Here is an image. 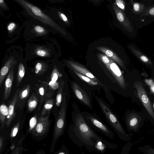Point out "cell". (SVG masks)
Segmentation results:
<instances>
[{"instance_id":"obj_39","label":"cell","mask_w":154,"mask_h":154,"mask_svg":"<svg viewBox=\"0 0 154 154\" xmlns=\"http://www.w3.org/2000/svg\"><path fill=\"white\" fill-rule=\"evenodd\" d=\"M35 31L38 33H42L45 31V29L42 27L37 26L35 27Z\"/></svg>"},{"instance_id":"obj_8","label":"cell","mask_w":154,"mask_h":154,"mask_svg":"<svg viewBox=\"0 0 154 154\" xmlns=\"http://www.w3.org/2000/svg\"><path fill=\"white\" fill-rule=\"evenodd\" d=\"M73 91L76 97L89 107H91V101L85 91L76 82L72 84Z\"/></svg>"},{"instance_id":"obj_2","label":"cell","mask_w":154,"mask_h":154,"mask_svg":"<svg viewBox=\"0 0 154 154\" xmlns=\"http://www.w3.org/2000/svg\"><path fill=\"white\" fill-rule=\"evenodd\" d=\"M66 105V94H64L62 99L60 110L54 123L52 142L50 148L51 153L54 152L57 140L63 134L65 129Z\"/></svg>"},{"instance_id":"obj_36","label":"cell","mask_w":154,"mask_h":154,"mask_svg":"<svg viewBox=\"0 0 154 154\" xmlns=\"http://www.w3.org/2000/svg\"><path fill=\"white\" fill-rule=\"evenodd\" d=\"M116 3L119 8L122 10H124L125 8V3L123 1L116 0Z\"/></svg>"},{"instance_id":"obj_37","label":"cell","mask_w":154,"mask_h":154,"mask_svg":"<svg viewBox=\"0 0 154 154\" xmlns=\"http://www.w3.org/2000/svg\"><path fill=\"white\" fill-rule=\"evenodd\" d=\"M4 146V139L2 136L0 137V154H1L3 152Z\"/></svg>"},{"instance_id":"obj_25","label":"cell","mask_w":154,"mask_h":154,"mask_svg":"<svg viewBox=\"0 0 154 154\" xmlns=\"http://www.w3.org/2000/svg\"><path fill=\"white\" fill-rule=\"evenodd\" d=\"M25 137L23 135L21 137L19 142L17 143L16 147L11 152L10 154H22L24 150V148L23 147V142Z\"/></svg>"},{"instance_id":"obj_38","label":"cell","mask_w":154,"mask_h":154,"mask_svg":"<svg viewBox=\"0 0 154 154\" xmlns=\"http://www.w3.org/2000/svg\"><path fill=\"white\" fill-rule=\"evenodd\" d=\"M36 54L38 55L41 57H45L47 54V53L45 51L42 50H37Z\"/></svg>"},{"instance_id":"obj_32","label":"cell","mask_w":154,"mask_h":154,"mask_svg":"<svg viewBox=\"0 0 154 154\" xmlns=\"http://www.w3.org/2000/svg\"><path fill=\"white\" fill-rule=\"evenodd\" d=\"M132 144L130 142H128L123 147L120 154H129Z\"/></svg>"},{"instance_id":"obj_4","label":"cell","mask_w":154,"mask_h":154,"mask_svg":"<svg viewBox=\"0 0 154 154\" xmlns=\"http://www.w3.org/2000/svg\"><path fill=\"white\" fill-rule=\"evenodd\" d=\"M17 1L23 6L29 12H30L37 19L46 24L51 26L56 30L60 31V28L57 24L38 8L25 1L19 0Z\"/></svg>"},{"instance_id":"obj_27","label":"cell","mask_w":154,"mask_h":154,"mask_svg":"<svg viewBox=\"0 0 154 154\" xmlns=\"http://www.w3.org/2000/svg\"><path fill=\"white\" fill-rule=\"evenodd\" d=\"M38 91L40 100V105L38 108V110H39L44 98H46V97H48L46 96V88L45 89V87L43 85L39 87Z\"/></svg>"},{"instance_id":"obj_42","label":"cell","mask_w":154,"mask_h":154,"mask_svg":"<svg viewBox=\"0 0 154 154\" xmlns=\"http://www.w3.org/2000/svg\"><path fill=\"white\" fill-rule=\"evenodd\" d=\"M15 26V23H12L8 25L7 29L8 30L11 31L14 28Z\"/></svg>"},{"instance_id":"obj_24","label":"cell","mask_w":154,"mask_h":154,"mask_svg":"<svg viewBox=\"0 0 154 154\" xmlns=\"http://www.w3.org/2000/svg\"><path fill=\"white\" fill-rule=\"evenodd\" d=\"M73 71L74 73L80 79L88 84L92 86H94L97 85V82L94 81L86 76H85L73 70Z\"/></svg>"},{"instance_id":"obj_12","label":"cell","mask_w":154,"mask_h":154,"mask_svg":"<svg viewBox=\"0 0 154 154\" xmlns=\"http://www.w3.org/2000/svg\"><path fill=\"white\" fill-rule=\"evenodd\" d=\"M31 90L30 85H25L21 90H20L18 95V99L16 105L17 107H18L20 109L22 108L25 100L28 97Z\"/></svg>"},{"instance_id":"obj_40","label":"cell","mask_w":154,"mask_h":154,"mask_svg":"<svg viewBox=\"0 0 154 154\" xmlns=\"http://www.w3.org/2000/svg\"><path fill=\"white\" fill-rule=\"evenodd\" d=\"M141 100L144 104H146L149 102V99L147 96L145 94H143L141 96Z\"/></svg>"},{"instance_id":"obj_31","label":"cell","mask_w":154,"mask_h":154,"mask_svg":"<svg viewBox=\"0 0 154 154\" xmlns=\"http://www.w3.org/2000/svg\"><path fill=\"white\" fill-rule=\"evenodd\" d=\"M37 115L36 114L34 116L31 118L29 122V131L30 132L35 126L37 122Z\"/></svg>"},{"instance_id":"obj_10","label":"cell","mask_w":154,"mask_h":154,"mask_svg":"<svg viewBox=\"0 0 154 154\" xmlns=\"http://www.w3.org/2000/svg\"><path fill=\"white\" fill-rule=\"evenodd\" d=\"M115 11L117 18L122 26L128 31L131 32L133 29L130 21L121 10L116 7Z\"/></svg>"},{"instance_id":"obj_35","label":"cell","mask_w":154,"mask_h":154,"mask_svg":"<svg viewBox=\"0 0 154 154\" xmlns=\"http://www.w3.org/2000/svg\"><path fill=\"white\" fill-rule=\"evenodd\" d=\"M48 85L52 90H55L59 88V85L58 82H53L50 81L48 83Z\"/></svg>"},{"instance_id":"obj_17","label":"cell","mask_w":154,"mask_h":154,"mask_svg":"<svg viewBox=\"0 0 154 154\" xmlns=\"http://www.w3.org/2000/svg\"><path fill=\"white\" fill-rule=\"evenodd\" d=\"M8 107L6 105L2 103L0 106V121L1 123L0 129L3 128L5 124V120L8 115Z\"/></svg>"},{"instance_id":"obj_26","label":"cell","mask_w":154,"mask_h":154,"mask_svg":"<svg viewBox=\"0 0 154 154\" xmlns=\"http://www.w3.org/2000/svg\"><path fill=\"white\" fill-rule=\"evenodd\" d=\"M46 66L42 63H38L35 65V73L36 75H40L44 74L47 69Z\"/></svg>"},{"instance_id":"obj_1","label":"cell","mask_w":154,"mask_h":154,"mask_svg":"<svg viewBox=\"0 0 154 154\" xmlns=\"http://www.w3.org/2000/svg\"><path fill=\"white\" fill-rule=\"evenodd\" d=\"M69 138L80 148L84 147L90 152L100 150L105 148L115 149L118 146L110 143L98 135L89 126L83 117L78 114L74 124L69 128Z\"/></svg>"},{"instance_id":"obj_22","label":"cell","mask_w":154,"mask_h":154,"mask_svg":"<svg viewBox=\"0 0 154 154\" xmlns=\"http://www.w3.org/2000/svg\"><path fill=\"white\" fill-rule=\"evenodd\" d=\"M64 85V82L62 80L56 97V104L57 106H59L62 102V94Z\"/></svg>"},{"instance_id":"obj_23","label":"cell","mask_w":154,"mask_h":154,"mask_svg":"<svg viewBox=\"0 0 154 154\" xmlns=\"http://www.w3.org/2000/svg\"><path fill=\"white\" fill-rule=\"evenodd\" d=\"M138 149L141 154H154V145L139 146Z\"/></svg>"},{"instance_id":"obj_33","label":"cell","mask_w":154,"mask_h":154,"mask_svg":"<svg viewBox=\"0 0 154 154\" xmlns=\"http://www.w3.org/2000/svg\"><path fill=\"white\" fill-rule=\"evenodd\" d=\"M54 154H69L67 147L64 145H62L60 148Z\"/></svg>"},{"instance_id":"obj_21","label":"cell","mask_w":154,"mask_h":154,"mask_svg":"<svg viewBox=\"0 0 154 154\" xmlns=\"http://www.w3.org/2000/svg\"><path fill=\"white\" fill-rule=\"evenodd\" d=\"M25 74V68L23 64L22 63H19L18 71L17 76L16 86L18 87L23 79Z\"/></svg>"},{"instance_id":"obj_18","label":"cell","mask_w":154,"mask_h":154,"mask_svg":"<svg viewBox=\"0 0 154 154\" xmlns=\"http://www.w3.org/2000/svg\"><path fill=\"white\" fill-rule=\"evenodd\" d=\"M54 99L53 98L48 99L46 101L42 111L41 116H45L49 113L54 106Z\"/></svg>"},{"instance_id":"obj_7","label":"cell","mask_w":154,"mask_h":154,"mask_svg":"<svg viewBox=\"0 0 154 154\" xmlns=\"http://www.w3.org/2000/svg\"><path fill=\"white\" fill-rule=\"evenodd\" d=\"M106 67L112 73L119 85L124 88L125 84L124 79L121 71L117 64L110 59V63Z\"/></svg>"},{"instance_id":"obj_44","label":"cell","mask_w":154,"mask_h":154,"mask_svg":"<svg viewBox=\"0 0 154 154\" xmlns=\"http://www.w3.org/2000/svg\"><path fill=\"white\" fill-rule=\"evenodd\" d=\"M152 89L153 91H154V87H152Z\"/></svg>"},{"instance_id":"obj_20","label":"cell","mask_w":154,"mask_h":154,"mask_svg":"<svg viewBox=\"0 0 154 154\" xmlns=\"http://www.w3.org/2000/svg\"><path fill=\"white\" fill-rule=\"evenodd\" d=\"M38 100L34 93H33L29 97L27 102L28 109L30 112L34 110L37 107Z\"/></svg>"},{"instance_id":"obj_41","label":"cell","mask_w":154,"mask_h":154,"mask_svg":"<svg viewBox=\"0 0 154 154\" xmlns=\"http://www.w3.org/2000/svg\"><path fill=\"white\" fill-rule=\"evenodd\" d=\"M59 14L62 20L64 21L67 22L68 21V19L65 15L60 12H59Z\"/></svg>"},{"instance_id":"obj_5","label":"cell","mask_w":154,"mask_h":154,"mask_svg":"<svg viewBox=\"0 0 154 154\" xmlns=\"http://www.w3.org/2000/svg\"><path fill=\"white\" fill-rule=\"evenodd\" d=\"M50 125L49 113L45 116H41L38 119L37 123L30 134L35 139L41 140L47 135Z\"/></svg>"},{"instance_id":"obj_29","label":"cell","mask_w":154,"mask_h":154,"mask_svg":"<svg viewBox=\"0 0 154 154\" xmlns=\"http://www.w3.org/2000/svg\"><path fill=\"white\" fill-rule=\"evenodd\" d=\"M62 76V74L58 69L55 67L54 68L51 76V81L53 82L57 81V80Z\"/></svg>"},{"instance_id":"obj_11","label":"cell","mask_w":154,"mask_h":154,"mask_svg":"<svg viewBox=\"0 0 154 154\" xmlns=\"http://www.w3.org/2000/svg\"><path fill=\"white\" fill-rule=\"evenodd\" d=\"M68 63L70 67L73 70L97 82L98 79L96 77L83 66L77 63L72 61H69Z\"/></svg>"},{"instance_id":"obj_30","label":"cell","mask_w":154,"mask_h":154,"mask_svg":"<svg viewBox=\"0 0 154 154\" xmlns=\"http://www.w3.org/2000/svg\"><path fill=\"white\" fill-rule=\"evenodd\" d=\"M148 16L154 17V5L146 8L141 14V16Z\"/></svg>"},{"instance_id":"obj_28","label":"cell","mask_w":154,"mask_h":154,"mask_svg":"<svg viewBox=\"0 0 154 154\" xmlns=\"http://www.w3.org/2000/svg\"><path fill=\"white\" fill-rule=\"evenodd\" d=\"M20 124V121H18L12 128L10 134V137L11 140L16 137L19 131Z\"/></svg>"},{"instance_id":"obj_19","label":"cell","mask_w":154,"mask_h":154,"mask_svg":"<svg viewBox=\"0 0 154 154\" xmlns=\"http://www.w3.org/2000/svg\"><path fill=\"white\" fill-rule=\"evenodd\" d=\"M131 3L132 6L133 12L135 14H142L146 8L144 5L143 3L132 1H131Z\"/></svg>"},{"instance_id":"obj_43","label":"cell","mask_w":154,"mask_h":154,"mask_svg":"<svg viewBox=\"0 0 154 154\" xmlns=\"http://www.w3.org/2000/svg\"><path fill=\"white\" fill-rule=\"evenodd\" d=\"M35 154H45V152L43 149L38 151Z\"/></svg>"},{"instance_id":"obj_6","label":"cell","mask_w":154,"mask_h":154,"mask_svg":"<svg viewBox=\"0 0 154 154\" xmlns=\"http://www.w3.org/2000/svg\"><path fill=\"white\" fill-rule=\"evenodd\" d=\"M88 119L91 125L97 130L110 139L114 138V133L105 124L91 116H89Z\"/></svg>"},{"instance_id":"obj_45","label":"cell","mask_w":154,"mask_h":154,"mask_svg":"<svg viewBox=\"0 0 154 154\" xmlns=\"http://www.w3.org/2000/svg\"><path fill=\"white\" fill-rule=\"evenodd\" d=\"M129 154H130L129 153Z\"/></svg>"},{"instance_id":"obj_9","label":"cell","mask_w":154,"mask_h":154,"mask_svg":"<svg viewBox=\"0 0 154 154\" xmlns=\"http://www.w3.org/2000/svg\"><path fill=\"white\" fill-rule=\"evenodd\" d=\"M19 91V89H17L16 90L8 107V113L5 123V125L7 127L11 125L15 117V108L17 100Z\"/></svg>"},{"instance_id":"obj_34","label":"cell","mask_w":154,"mask_h":154,"mask_svg":"<svg viewBox=\"0 0 154 154\" xmlns=\"http://www.w3.org/2000/svg\"><path fill=\"white\" fill-rule=\"evenodd\" d=\"M99 58L106 66L110 63V59L106 55L100 54Z\"/></svg>"},{"instance_id":"obj_16","label":"cell","mask_w":154,"mask_h":154,"mask_svg":"<svg viewBox=\"0 0 154 154\" xmlns=\"http://www.w3.org/2000/svg\"><path fill=\"white\" fill-rule=\"evenodd\" d=\"M129 48L134 56L142 61L145 63L151 64L152 63L149 58L135 47L130 45L129 46Z\"/></svg>"},{"instance_id":"obj_13","label":"cell","mask_w":154,"mask_h":154,"mask_svg":"<svg viewBox=\"0 0 154 154\" xmlns=\"http://www.w3.org/2000/svg\"><path fill=\"white\" fill-rule=\"evenodd\" d=\"M14 66L11 67L5 80L3 97L5 100L8 99L11 93L14 79Z\"/></svg>"},{"instance_id":"obj_14","label":"cell","mask_w":154,"mask_h":154,"mask_svg":"<svg viewBox=\"0 0 154 154\" xmlns=\"http://www.w3.org/2000/svg\"><path fill=\"white\" fill-rule=\"evenodd\" d=\"M17 62L13 57H10L2 67L0 72V85L1 86L5 76L11 67Z\"/></svg>"},{"instance_id":"obj_15","label":"cell","mask_w":154,"mask_h":154,"mask_svg":"<svg viewBox=\"0 0 154 154\" xmlns=\"http://www.w3.org/2000/svg\"><path fill=\"white\" fill-rule=\"evenodd\" d=\"M97 49L100 51L104 53L108 57L113 60L119 64L121 66L123 67L124 65L122 60L112 51L107 48L102 47H98Z\"/></svg>"},{"instance_id":"obj_3","label":"cell","mask_w":154,"mask_h":154,"mask_svg":"<svg viewBox=\"0 0 154 154\" xmlns=\"http://www.w3.org/2000/svg\"><path fill=\"white\" fill-rule=\"evenodd\" d=\"M98 101L103 112L119 138L122 140L129 142L130 137L125 132L116 116L103 101L100 100Z\"/></svg>"}]
</instances>
